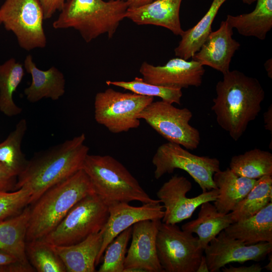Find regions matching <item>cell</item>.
Returning <instances> with one entry per match:
<instances>
[{"label":"cell","instance_id":"obj_35","mask_svg":"<svg viewBox=\"0 0 272 272\" xmlns=\"http://www.w3.org/2000/svg\"><path fill=\"white\" fill-rule=\"evenodd\" d=\"M17 176L0 162V191L15 190Z\"/></svg>","mask_w":272,"mask_h":272},{"label":"cell","instance_id":"obj_44","mask_svg":"<svg viewBox=\"0 0 272 272\" xmlns=\"http://www.w3.org/2000/svg\"><path fill=\"white\" fill-rule=\"evenodd\" d=\"M269 262L267 263V264H266V265H265V266L264 267V268H265L266 270H270V271H272V257H271V252H270L269 253Z\"/></svg>","mask_w":272,"mask_h":272},{"label":"cell","instance_id":"obj_42","mask_svg":"<svg viewBox=\"0 0 272 272\" xmlns=\"http://www.w3.org/2000/svg\"><path fill=\"white\" fill-rule=\"evenodd\" d=\"M209 272L207 262L205 255H202L201 261L196 272Z\"/></svg>","mask_w":272,"mask_h":272},{"label":"cell","instance_id":"obj_37","mask_svg":"<svg viewBox=\"0 0 272 272\" xmlns=\"http://www.w3.org/2000/svg\"><path fill=\"white\" fill-rule=\"evenodd\" d=\"M35 269L31 264H24L19 261L0 266V272H33Z\"/></svg>","mask_w":272,"mask_h":272},{"label":"cell","instance_id":"obj_38","mask_svg":"<svg viewBox=\"0 0 272 272\" xmlns=\"http://www.w3.org/2000/svg\"><path fill=\"white\" fill-rule=\"evenodd\" d=\"M223 272H260L263 268L258 263L253 264L250 266H240L235 267L231 265L228 267H223Z\"/></svg>","mask_w":272,"mask_h":272},{"label":"cell","instance_id":"obj_40","mask_svg":"<svg viewBox=\"0 0 272 272\" xmlns=\"http://www.w3.org/2000/svg\"><path fill=\"white\" fill-rule=\"evenodd\" d=\"M18 261L8 253L0 249V266Z\"/></svg>","mask_w":272,"mask_h":272},{"label":"cell","instance_id":"obj_18","mask_svg":"<svg viewBox=\"0 0 272 272\" xmlns=\"http://www.w3.org/2000/svg\"><path fill=\"white\" fill-rule=\"evenodd\" d=\"M182 1L154 0L141 7L128 8L125 18L138 25L163 27L181 36L184 31L179 17Z\"/></svg>","mask_w":272,"mask_h":272},{"label":"cell","instance_id":"obj_14","mask_svg":"<svg viewBox=\"0 0 272 272\" xmlns=\"http://www.w3.org/2000/svg\"><path fill=\"white\" fill-rule=\"evenodd\" d=\"M139 71L146 82L181 89L200 86L205 73L199 62L179 57L171 59L163 65L155 66L144 62Z\"/></svg>","mask_w":272,"mask_h":272},{"label":"cell","instance_id":"obj_6","mask_svg":"<svg viewBox=\"0 0 272 272\" xmlns=\"http://www.w3.org/2000/svg\"><path fill=\"white\" fill-rule=\"evenodd\" d=\"M108 217V204L96 193L90 194L75 204L58 225L39 240L58 246L79 243L100 232Z\"/></svg>","mask_w":272,"mask_h":272},{"label":"cell","instance_id":"obj_45","mask_svg":"<svg viewBox=\"0 0 272 272\" xmlns=\"http://www.w3.org/2000/svg\"><path fill=\"white\" fill-rule=\"evenodd\" d=\"M244 3L250 5L253 2H256V0H241Z\"/></svg>","mask_w":272,"mask_h":272},{"label":"cell","instance_id":"obj_22","mask_svg":"<svg viewBox=\"0 0 272 272\" xmlns=\"http://www.w3.org/2000/svg\"><path fill=\"white\" fill-rule=\"evenodd\" d=\"M224 231L228 236L246 244L272 243V202L256 214L232 223Z\"/></svg>","mask_w":272,"mask_h":272},{"label":"cell","instance_id":"obj_25","mask_svg":"<svg viewBox=\"0 0 272 272\" xmlns=\"http://www.w3.org/2000/svg\"><path fill=\"white\" fill-rule=\"evenodd\" d=\"M30 206L12 218L0 222V249L24 264H30L26 254V236Z\"/></svg>","mask_w":272,"mask_h":272},{"label":"cell","instance_id":"obj_4","mask_svg":"<svg viewBox=\"0 0 272 272\" xmlns=\"http://www.w3.org/2000/svg\"><path fill=\"white\" fill-rule=\"evenodd\" d=\"M128 8L127 2L121 0H67L52 27L74 28L87 43L104 34L111 38Z\"/></svg>","mask_w":272,"mask_h":272},{"label":"cell","instance_id":"obj_10","mask_svg":"<svg viewBox=\"0 0 272 272\" xmlns=\"http://www.w3.org/2000/svg\"><path fill=\"white\" fill-rule=\"evenodd\" d=\"M0 19L5 29L14 34L23 49L30 51L46 46L44 13L40 0H5L0 7Z\"/></svg>","mask_w":272,"mask_h":272},{"label":"cell","instance_id":"obj_28","mask_svg":"<svg viewBox=\"0 0 272 272\" xmlns=\"http://www.w3.org/2000/svg\"><path fill=\"white\" fill-rule=\"evenodd\" d=\"M229 168L238 176L257 179L272 176V154L255 148L232 157Z\"/></svg>","mask_w":272,"mask_h":272},{"label":"cell","instance_id":"obj_13","mask_svg":"<svg viewBox=\"0 0 272 272\" xmlns=\"http://www.w3.org/2000/svg\"><path fill=\"white\" fill-rule=\"evenodd\" d=\"M272 251V243L261 242L246 244L222 231L204 249L210 272H219L227 264L259 261Z\"/></svg>","mask_w":272,"mask_h":272},{"label":"cell","instance_id":"obj_27","mask_svg":"<svg viewBox=\"0 0 272 272\" xmlns=\"http://www.w3.org/2000/svg\"><path fill=\"white\" fill-rule=\"evenodd\" d=\"M25 69L15 58L0 64V111L8 117L20 114L22 109L14 102L13 94L21 82Z\"/></svg>","mask_w":272,"mask_h":272},{"label":"cell","instance_id":"obj_19","mask_svg":"<svg viewBox=\"0 0 272 272\" xmlns=\"http://www.w3.org/2000/svg\"><path fill=\"white\" fill-rule=\"evenodd\" d=\"M24 67L32 78L31 84L24 91L29 102L36 103L43 98L56 101L64 95L65 80L57 68L52 66L47 70H41L37 67L30 54L26 56Z\"/></svg>","mask_w":272,"mask_h":272},{"label":"cell","instance_id":"obj_33","mask_svg":"<svg viewBox=\"0 0 272 272\" xmlns=\"http://www.w3.org/2000/svg\"><path fill=\"white\" fill-rule=\"evenodd\" d=\"M132 226L118 235L107 246L99 272H123L128 243L131 238Z\"/></svg>","mask_w":272,"mask_h":272},{"label":"cell","instance_id":"obj_36","mask_svg":"<svg viewBox=\"0 0 272 272\" xmlns=\"http://www.w3.org/2000/svg\"><path fill=\"white\" fill-rule=\"evenodd\" d=\"M40 2L45 20L51 18L56 11H60L65 3V0H40Z\"/></svg>","mask_w":272,"mask_h":272},{"label":"cell","instance_id":"obj_34","mask_svg":"<svg viewBox=\"0 0 272 272\" xmlns=\"http://www.w3.org/2000/svg\"><path fill=\"white\" fill-rule=\"evenodd\" d=\"M31 192L22 187L12 191H0V222L21 213L30 205Z\"/></svg>","mask_w":272,"mask_h":272},{"label":"cell","instance_id":"obj_41","mask_svg":"<svg viewBox=\"0 0 272 272\" xmlns=\"http://www.w3.org/2000/svg\"><path fill=\"white\" fill-rule=\"evenodd\" d=\"M154 0H127L128 8H133L141 7L149 4Z\"/></svg>","mask_w":272,"mask_h":272},{"label":"cell","instance_id":"obj_17","mask_svg":"<svg viewBox=\"0 0 272 272\" xmlns=\"http://www.w3.org/2000/svg\"><path fill=\"white\" fill-rule=\"evenodd\" d=\"M233 28L226 21L212 31L199 50L191 59L203 66L207 65L223 75L230 71L232 58L239 48L240 43L233 38Z\"/></svg>","mask_w":272,"mask_h":272},{"label":"cell","instance_id":"obj_12","mask_svg":"<svg viewBox=\"0 0 272 272\" xmlns=\"http://www.w3.org/2000/svg\"><path fill=\"white\" fill-rule=\"evenodd\" d=\"M192 184L183 176L174 175L164 182L156 193L158 199L165 210L162 222L177 224L190 218L195 210L207 201H215L218 194V189L202 192L192 197L186 196Z\"/></svg>","mask_w":272,"mask_h":272},{"label":"cell","instance_id":"obj_21","mask_svg":"<svg viewBox=\"0 0 272 272\" xmlns=\"http://www.w3.org/2000/svg\"><path fill=\"white\" fill-rule=\"evenodd\" d=\"M213 180L218 191L214 205L218 211L224 214L234 210L256 181V179L238 176L229 168L216 172Z\"/></svg>","mask_w":272,"mask_h":272},{"label":"cell","instance_id":"obj_7","mask_svg":"<svg viewBox=\"0 0 272 272\" xmlns=\"http://www.w3.org/2000/svg\"><path fill=\"white\" fill-rule=\"evenodd\" d=\"M154 98L108 88L95 95V119L113 133L137 128L140 125V113Z\"/></svg>","mask_w":272,"mask_h":272},{"label":"cell","instance_id":"obj_8","mask_svg":"<svg viewBox=\"0 0 272 272\" xmlns=\"http://www.w3.org/2000/svg\"><path fill=\"white\" fill-rule=\"evenodd\" d=\"M156 246L164 272H196L204 251L198 237L183 230L176 224L162 221Z\"/></svg>","mask_w":272,"mask_h":272},{"label":"cell","instance_id":"obj_15","mask_svg":"<svg viewBox=\"0 0 272 272\" xmlns=\"http://www.w3.org/2000/svg\"><path fill=\"white\" fill-rule=\"evenodd\" d=\"M163 210L160 201L143 203L139 207L132 206L124 202L109 204V217L101 230L103 241L96 260V266L101 261L107 246L118 235L139 221L162 220L164 214Z\"/></svg>","mask_w":272,"mask_h":272},{"label":"cell","instance_id":"obj_1","mask_svg":"<svg viewBox=\"0 0 272 272\" xmlns=\"http://www.w3.org/2000/svg\"><path fill=\"white\" fill-rule=\"evenodd\" d=\"M212 110L218 125L237 141L259 113L265 92L259 81L238 71H229L216 86Z\"/></svg>","mask_w":272,"mask_h":272},{"label":"cell","instance_id":"obj_3","mask_svg":"<svg viewBox=\"0 0 272 272\" xmlns=\"http://www.w3.org/2000/svg\"><path fill=\"white\" fill-rule=\"evenodd\" d=\"M93 193L95 192L92 183L82 169L48 188L30 205L26 241L47 235L75 204Z\"/></svg>","mask_w":272,"mask_h":272},{"label":"cell","instance_id":"obj_32","mask_svg":"<svg viewBox=\"0 0 272 272\" xmlns=\"http://www.w3.org/2000/svg\"><path fill=\"white\" fill-rule=\"evenodd\" d=\"M108 85H112L129 90L132 93L150 97H158L170 104H181L182 92L181 89L166 87L151 84L142 78L135 77L131 81H107Z\"/></svg>","mask_w":272,"mask_h":272},{"label":"cell","instance_id":"obj_24","mask_svg":"<svg viewBox=\"0 0 272 272\" xmlns=\"http://www.w3.org/2000/svg\"><path fill=\"white\" fill-rule=\"evenodd\" d=\"M254 9L237 16L228 15L225 20L244 36L264 40L272 28V0H256Z\"/></svg>","mask_w":272,"mask_h":272},{"label":"cell","instance_id":"obj_23","mask_svg":"<svg viewBox=\"0 0 272 272\" xmlns=\"http://www.w3.org/2000/svg\"><path fill=\"white\" fill-rule=\"evenodd\" d=\"M232 223L229 213L220 212L214 205L207 201L200 205L197 218L183 224L181 229L196 234L205 249L212 239Z\"/></svg>","mask_w":272,"mask_h":272},{"label":"cell","instance_id":"obj_2","mask_svg":"<svg viewBox=\"0 0 272 272\" xmlns=\"http://www.w3.org/2000/svg\"><path fill=\"white\" fill-rule=\"evenodd\" d=\"M85 141L86 135L82 133L35 153L18 175L15 190L29 189L31 205L48 188L82 169L89 151Z\"/></svg>","mask_w":272,"mask_h":272},{"label":"cell","instance_id":"obj_29","mask_svg":"<svg viewBox=\"0 0 272 272\" xmlns=\"http://www.w3.org/2000/svg\"><path fill=\"white\" fill-rule=\"evenodd\" d=\"M272 201V176H263L257 179L236 208L229 213L233 223L249 218Z\"/></svg>","mask_w":272,"mask_h":272},{"label":"cell","instance_id":"obj_20","mask_svg":"<svg viewBox=\"0 0 272 272\" xmlns=\"http://www.w3.org/2000/svg\"><path fill=\"white\" fill-rule=\"evenodd\" d=\"M103 241L100 232L79 243L66 246L50 245L63 262L67 272L96 271V260Z\"/></svg>","mask_w":272,"mask_h":272},{"label":"cell","instance_id":"obj_26","mask_svg":"<svg viewBox=\"0 0 272 272\" xmlns=\"http://www.w3.org/2000/svg\"><path fill=\"white\" fill-rule=\"evenodd\" d=\"M227 0H213L208 11L192 28L183 31L174 52L177 57L191 58L206 41L212 31V25L218 12Z\"/></svg>","mask_w":272,"mask_h":272},{"label":"cell","instance_id":"obj_46","mask_svg":"<svg viewBox=\"0 0 272 272\" xmlns=\"http://www.w3.org/2000/svg\"><path fill=\"white\" fill-rule=\"evenodd\" d=\"M1 24H2V22H1V19H0V25H1Z\"/></svg>","mask_w":272,"mask_h":272},{"label":"cell","instance_id":"obj_5","mask_svg":"<svg viewBox=\"0 0 272 272\" xmlns=\"http://www.w3.org/2000/svg\"><path fill=\"white\" fill-rule=\"evenodd\" d=\"M82 169L89 177L95 192L108 205L117 202H155L127 168L109 155L88 154Z\"/></svg>","mask_w":272,"mask_h":272},{"label":"cell","instance_id":"obj_47","mask_svg":"<svg viewBox=\"0 0 272 272\" xmlns=\"http://www.w3.org/2000/svg\"><path fill=\"white\" fill-rule=\"evenodd\" d=\"M121 1H126L127 0H121Z\"/></svg>","mask_w":272,"mask_h":272},{"label":"cell","instance_id":"obj_11","mask_svg":"<svg viewBox=\"0 0 272 272\" xmlns=\"http://www.w3.org/2000/svg\"><path fill=\"white\" fill-rule=\"evenodd\" d=\"M192 116L188 108H179L161 100L148 105L139 118L145 120L168 142L193 150L197 148L200 138L198 130L189 123Z\"/></svg>","mask_w":272,"mask_h":272},{"label":"cell","instance_id":"obj_39","mask_svg":"<svg viewBox=\"0 0 272 272\" xmlns=\"http://www.w3.org/2000/svg\"><path fill=\"white\" fill-rule=\"evenodd\" d=\"M264 126L265 129L272 132V106L271 104L263 114Z\"/></svg>","mask_w":272,"mask_h":272},{"label":"cell","instance_id":"obj_31","mask_svg":"<svg viewBox=\"0 0 272 272\" xmlns=\"http://www.w3.org/2000/svg\"><path fill=\"white\" fill-rule=\"evenodd\" d=\"M27 258L38 272H66L65 267L50 245L41 240L26 241Z\"/></svg>","mask_w":272,"mask_h":272},{"label":"cell","instance_id":"obj_30","mask_svg":"<svg viewBox=\"0 0 272 272\" xmlns=\"http://www.w3.org/2000/svg\"><path fill=\"white\" fill-rule=\"evenodd\" d=\"M27 129V120L20 119L15 128L0 143V162L17 176L28 162L21 150V144Z\"/></svg>","mask_w":272,"mask_h":272},{"label":"cell","instance_id":"obj_43","mask_svg":"<svg viewBox=\"0 0 272 272\" xmlns=\"http://www.w3.org/2000/svg\"><path fill=\"white\" fill-rule=\"evenodd\" d=\"M271 59H268L264 63V67L267 75L270 79L272 78V63Z\"/></svg>","mask_w":272,"mask_h":272},{"label":"cell","instance_id":"obj_9","mask_svg":"<svg viewBox=\"0 0 272 272\" xmlns=\"http://www.w3.org/2000/svg\"><path fill=\"white\" fill-rule=\"evenodd\" d=\"M152 162L156 179L179 169L188 173L202 192L217 189L213 176L220 168V161L216 158L193 154L181 146L168 142L158 148Z\"/></svg>","mask_w":272,"mask_h":272},{"label":"cell","instance_id":"obj_16","mask_svg":"<svg viewBox=\"0 0 272 272\" xmlns=\"http://www.w3.org/2000/svg\"><path fill=\"white\" fill-rule=\"evenodd\" d=\"M161 223V220H145L132 226V240L127 250L124 269L137 268L143 272H164L158 258L156 246Z\"/></svg>","mask_w":272,"mask_h":272}]
</instances>
